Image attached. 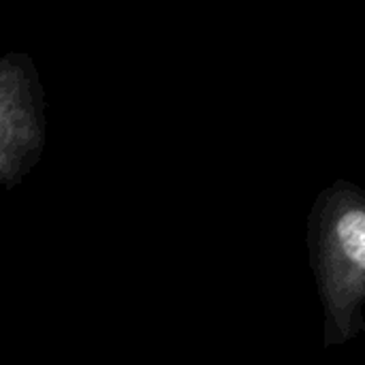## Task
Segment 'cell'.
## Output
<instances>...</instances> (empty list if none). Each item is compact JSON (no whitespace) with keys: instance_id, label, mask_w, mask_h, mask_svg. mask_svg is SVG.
Segmentation results:
<instances>
[{"instance_id":"7a4b0ae2","label":"cell","mask_w":365,"mask_h":365,"mask_svg":"<svg viewBox=\"0 0 365 365\" xmlns=\"http://www.w3.org/2000/svg\"><path fill=\"white\" fill-rule=\"evenodd\" d=\"M47 101L41 73L26 51L0 56V188H17L47 145Z\"/></svg>"},{"instance_id":"6da1fadb","label":"cell","mask_w":365,"mask_h":365,"mask_svg":"<svg viewBox=\"0 0 365 365\" xmlns=\"http://www.w3.org/2000/svg\"><path fill=\"white\" fill-rule=\"evenodd\" d=\"M312 278L323 308V346L365 331V190L344 178L325 186L306 220Z\"/></svg>"}]
</instances>
